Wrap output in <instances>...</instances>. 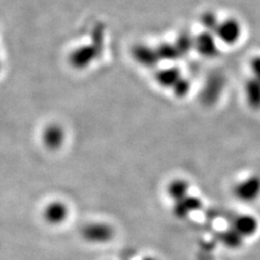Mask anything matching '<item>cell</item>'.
Instances as JSON below:
<instances>
[{"mask_svg":"<svg viewBox=\"0 0 260 260\" xmlns=\"http://www.w3.org/2000/svg\"><path fill=\"white\" fill-rule=\"evenodd\" d=\"M188 190H189L188 182L184 180H176L172 183V185H170L169 193L175 200L180 201L186 197Z\"/></svg>","mask_w":260,"mask_h":260,"instance_id":"ba28073f","label":"cell"},{"mask_svg":"<svg viewBox=\"0 0 260 260\" xmlns=\"http://www.w3.org/2000/svg\"><path fill=\"white\" fill-rule=\"evenodd\" d=\"M249 67H250V72L251 74H253V77L260 80V55L255 56V58L250 60Z\"/></svg>","mask_w":260,"mask_h":260,"instance_id":"30bf717a","label":"cell"},{"mask_svg":"<svg viewBox=\"0 0 260 260\" xmlns=\"http://www.w3.org/2000/svg\"><path fill=\"white\" fill-rule=\"evenodd\" d=\"M245 95L249 108L260 110V80L251 77L246 81Z\"/></svg>","mask_w":260,"mask_h":260,"instance_id":"5b68a950","label":"cell"},{"mask_svg":"<svg viewBox=\"0 0 260 260\" xmlns=\"http://www.w3.org/2000/svg\"><path fill=\"white\" fill-rule=\"evenodd\" d=\"M214 35L225 45L237 44L242 35L241 24L235 19H226L219 22Z\"/></svg>","mask_w":260,"mask_h":260,"instance_id":"7a4b0ae2","label":"cell"},{"mask_svg":"<svg viewBox=\"0 0 260 260\" xmlns=\"http://www.w3.org/2000/svg\"><path fill=\"white\" fill-rule=\"evenodd\" d=\"M219 22H220V21L218 20L217 15L211 11H207L202 15L203 25H204V27L207 29V31L211 32V34H214V32H215Z\"/></svg>","mask_w":260,"mask_h":260,"instance_id":"9c48e42d","label":"cell"},{"mask_svg":"<svg viewBox=\"0 0 260 260\" xmlns=\"http://www.w3.org/2000/svg\"><path fill=\"white\" fill-rule=\"evenodd\" d=\"M201 206L202 202L200 199L193 197H185L182 200L178 201L175 208V213L179 217H185L186 215L192 213V211L200 209Z\"/></svg>","mask_w":260,"mask_h":260,"instance_id":"8992f818","label":"cell"},{"mask_svg":"<svg viewBox=\"0 0 260 260\" xmlns=\"http://www.w3.org/2000/svg\"><path fill=\"white\" fill-rule=\"evenodd\" d=\"M233 229L241 234L243 238H247L254 235L258 231L257 219L251 215H240L233 219L232 226Z\"/></svg>","mask_w":260,"mask_h":260,"instance_id":"3957f363","label":"cell"},{"mask_svg":"<svg viewBox=\"0 0 260 260\" xmlns=\"http://www.w3.org/2000/svg\"><path fill=\"white\" fill-rule=\"evenodd\" d=\"M218 239L225 247L232 248V249H237L241 247L244 241V238L242 235L235 231L233 228H230V229H226L219 233Z\"/></svg>","mask_w":260,"mask_h":260,"instance_id":"52a82bcc","label":"cell"},{"mask_svg":"<svg viewBox=\"0 0 260 260\" xmlns=\"http://www.w3.org/2000/svg\"><path fill=\"white\" fill-rule=\"evenodd\" d=\"M233 193L239 201L251 203L260 197V177L257 175L249 176L234 186Z\"/></svg>","mask_w":260,"mask_h":260,"instance_id":"6da1fadb","label":"cell"},{"mask_svg":"<svg viewBox=\"0 0 260 260\" xmlns=\"http://www.w3.org/2000/svg\"><path fill=\"white\" fill-rule=\"evenodd\" d=\"M195 45H197L199 52L202 55L207 56V58H214L219 52L215 35L209 31H204L200 34Z\"/></svg>","mask_w":260,"mask_h":260,"instance_id":"277c9868","label":"cell"}]
</instances>
